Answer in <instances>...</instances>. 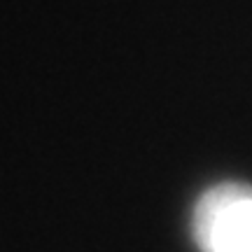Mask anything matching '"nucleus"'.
<instances>
[{"label": "nucleus", "mask_w": 252, "mask_h": 252, "mask_svg": "<svg viewBox=\"0 0 252 252\" xmlns=\"http://www.w3.org/2000/svg\"><path fill=\"white\" fill-rule=\"evenodd\" d=\"M194 231L203 252H252V187L210 189L196 206Z\"/></svg>", "instance_id": "nucleus-1"}]
</instances>
